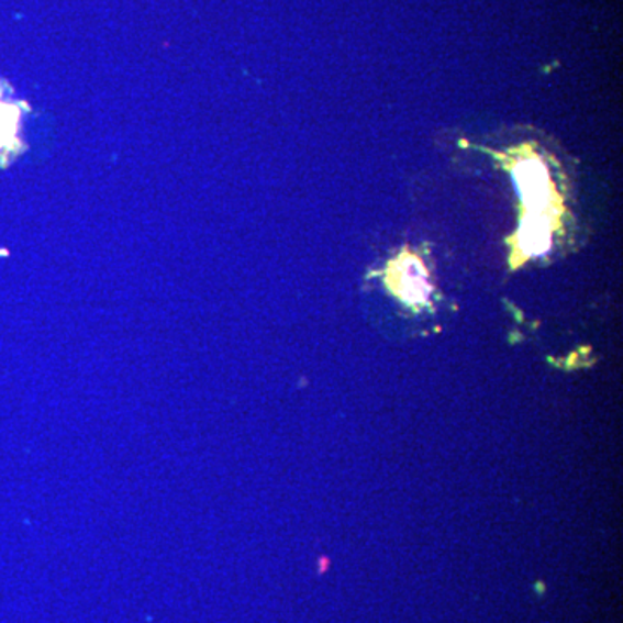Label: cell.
Segmentation results:
<instances>
[{"instance_id": "cell-1", "label": "cell", "mask_w": 623, "mask_h": 623, "mask_svg": "<svg viewBox=\"0 0 623 623\" xmlns=\"http://www.w3.org/2000/svg\"><path fill=\"white\" fill-rule=\"evenodd\" d=\"M388 282L402 300L424 303L430 293L429 277L423 264L412 255H403L391 264Z\"/></svg>"}]
</instances>
